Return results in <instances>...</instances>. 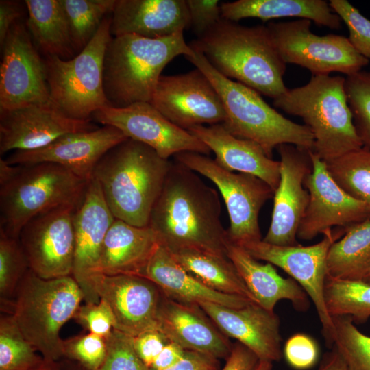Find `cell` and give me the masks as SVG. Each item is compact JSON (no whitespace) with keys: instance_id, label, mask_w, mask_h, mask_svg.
Masks as SVG:
<instances>
[{"instance_id":"1","label":"cell","mask_w":370,"mask_h":370,"mask_svg":"<svg viewBox=\"0 0 370 370\" xmlns=\"http://www.w3.org/2000/svg\"><path fill=\"white\" fill-rule=\"evenodd\" d=\"M217 191L195 172L171 162L149 226L169 251L195 249L227 256V230Z\"/></svg>"},{"instance_id":"2","label":"cell","mask_w":370,"mask_h":370,"mask_svg":"<svg viewBox=\"0 0 370 370\" xmlns=\"http://www.w3.org/2000/svg\"><path fill=\"white\" fill-rule=\"evenodd\" d=\"M190 47L201 52L219 73L273 99L286 90V64L267 26L246 27L222 18Z\"/></svg>"},{"instance_id":"3","label":"cell","mask_w":370,"mask_h":370,"mask_svg":"<svg viewBox=\"0 0 370 370\" xmlns=\"http://www.w3.org/2000/svg\"><path fill=\"white\" fill-rule=\"evenodd\" d=\"M171 164L149 146L128 138L102 157L92 177L115 219L145 227Z\"/></svg>"},{"instance_id":"4","label":"cell","mask_w":370,"mask_h":370,"mask_svg":"<svg viewBox=\"0 0 370 370\" xmlns=\"http://www.w3.org/2000/svg\"><path fill=\"white\" fill-rule=\"evenodd\" d=\"M193 49L184 32L148 38L136 34L112 36L103 62V89L110 106L123 108L149 102L164 67Z\"/></svg>"},{"instance_id":"5","label":"cell","mask_w":370,"mask_h":370,"mask_svg":"<svg viewBox=\"0 0 370 370\" xmlns=\"http://www.w3.org/2000/svg\"><path fill=\"white\" fill-rule=\"evenodd\" d=\"M185 57L214 86L225 112L221 124L231 134L257 143L271 158L273 149L282 144L314 150V138L306 125L286 119L259 92L219 73L201 52L193 49Z\"/></svg>"},{"instance_id":"6","label":"cell","mask_w":370,"mask_h":370,"mask_svg":"<svg viewBox=\"0 0 370 370\" xmlns=\"http://www.w3.org/2000/svg\"><path fill=\"white\" fill-rule=\"evenodd\" d=\"M345 77L312 75L304 86L273 99L275 107L300 117L311 133L314 151L329 162L363 147L356 130L345 90Z\"/></svg>"},{"instance_id":"7","label":"cell","mask_w":370,"mask_h":370,"mask_svg":"<svg viewBox=\"0 0 370 370\" xmlns=\"http://www.w3.org/2000/svg\"><path fill=\"white\" fill-rule=\"evenodd\" d=\"M84 293L71 276L42 279L30 269L21 280L13 306V317L25 338L46 362L64 357L62 326L74 317Z\"/></svg>"},{"instance_id":"8","label":"cell","mask_w":370,"mask_h":370,"mask_svg":"<svg viewBox=\"0 0 370 370\" xmlns=\"http://www.w3.org/2000/svg\"><path fill=\"white\" fill-rule=\"evenodd\" d=\"M21 166L18 174L0 186L1 229L15 238L38 216L62 208H76L89 182L54 163Z\"/></svg>"},{"instance_id":"9","label":"cell","mask_w":370,"mask_h":370,"mask_svg":"<svg viewBox=\"0 0 370 370\" xmlns=\"http://www.w3.org/2000/svg\"><path fill=\"white\" fill-rule=\"evenodd\" d=\"M111 17H105L94 37L73 58L47 56V80L52 103L66 116L89 120L110 106L103 89V62L112 38Z\"/></svg>"},{"instance_id":"10","label":"cell","mask_w":370,"mask_h":370,"mask_svg":"<svg viewBox=\"0 0 370 370\" xmlns=\"http://www.w3.org/2000/svg\"><path fill=\"white\" fill-rule=\"evenodd\" d=\"M175 158L177 162L207 177L218 188L229 214L227 232L230 242L241 245L262 240L259 212L275 193L266 182L251 174L227 171L201 153L186 151Z\"/></svg>"},{"instance_id":"11","label":"cell","mask_w":370,"mask_h":370,"mask_svg":"<svg viewBox=\"0 0 370 370\" xmlns=\"http://www.w3.org/2000/svg\"><path fill=\"white\" fill-rule=\"evenodd\" d=\"M267 26L282 61L305 68L312 75L338 72L348 76L362 70L369 62L355 50L347 37L312 33L310 20L272 22Z\"/></svg>"},{"instance_id":"12","label":"cell","mask_w":370,"mask_h":370,"mask_svg":"<svg viewBox=\"0 0 370 370\" xmlns=\"http://www.w3.org/2000/svg\"><path fill=\"white\" fill-rule=\"evenodd\" d=\"M346 229L323 234L319 243L302 246L275 245L262 240L241 246L256 260L282 269L297 282L312 299L322 325L325 340L331 345L334 330L332 318L326 309L324 286L327 278V256L330 247L345 232Z\"/></svg>"},{"instance_id":"13","label":"cell","mask_w":370,"mask_h":370,"mask_svg":"<svg viewBox=\"0 0 370 370\" xmlns=\"http://www.w3.org/2000/svg\"><path fill=\"white\" fill-rule=\"evenodd\" d=\"M0 112L51 102L45 60L19 21L1 45Z\"/></svg>"},{"instance_id":"14","label":"cell","mask_w":370,"mask_h":370,"mask_svg":"<svg viewBox=\"0 0 370 370\" xmlns=\"http://www.w3.org/2000/svg\"><path fill=\"white\" fill-rule=\"evenodd\" d=\"M150 103L174 125L188 130L197 125L222 123L225 112L209 79L198 69L162 75Z\"/></svg>"},{"instance_id":"15","label":"cell","mask_w":370,"mask_h":370,"mask_svg":"<svg viewBox=\"0 0 370 370\" xmlns=\"http://www.w3.org/2000/svg\"><path fill=\"white\" fill-rule=\"evenodd\" d=\"M92 116L104 125L119 129L128 138L149 146L166 160L182 152L207 156L211 151L198 138L169 121L149 102L123 108L105 106Z\"/></svg>"},{"instance_id":"16","label":"cell","mask_w":370,"mask_h":370,"mask_svg":"<svg viewBox=\"0 0 370 370\" xmlns=\"http://www.w3.org/2000/svg\"><path fill=\"white\" fill-rule=\"evenodd\" d=\"M310 156L312 169L304 182L310 199L297 237L310 241L333 227L346 229L369 219L370 207L344 191L314 151H310Z\"/></svg>"},{"instance_id":"17","label":"cell","mask_w":370,"mask_h":370,"mask_svg":"<svg viewBox=\"0 0 370 370\" xmlns=\"http://www.w3.org/2000/svg\"><path fill=\"white\" fill-rule=\"evenodd\" d=\"M76 208H62L38 216L21 231L18 240L29 269L37 276L53 279L72 275Z\"/></svg>"},{"instance_id":"18","label":"cell","mask_w":370,"mask_h":370,"mask_svg":"<svg viewBox=\"0 0 370 370\" xmlns=\"http://www.w3.org/2000/svg\"><path fill=\"white\" fill-rule=\"evenodd\" d=\"M277 149L280 177L274 193L271 224L262 241L275 245H295L310 199L304 182L312 169L310 150L291 144L280 145Z\"/></svg>"},{"instance_id":"19","label":"cell","mask_w":370,"mask_h":370,"mask_svg":"<svg viewBox=\"0 0 370 370\" xmlns=\"http://www.w3.org/2000/svg\"><path fill=\"white\" fill-rule=\"evenodd\" d=\"M95 291L109 305L114 317V329L132 337L158 330V315L164 295L149 279L129 275L97 274Z\"/></svg>"},{"instance_id":"20","label":"cell","mask_w":370,"mask_h":370,"mask_svg":"<svg viewBox=\"0 0 370 370\" xmlns=\"http://www.w3.org/2000/svg\"><path fill=\"white\" fill-rule=\"evenodd\" d=\"M115 219L99 182L92 177L73 216L75 254L72 277L88 304L100 300L93 288L92 278L97 275L104 239Z\"/></svg>"},{"instance_id":"21","label":"cell","mask_w":370,"mask_h":370,"mask_svg":"<svg viewBox=\"0 0 370 370\" xmlns=\"http://www.w3.org/2000/svg\"><path fill=\"white\" fill-rule=\"evenodd\" d=\"M127 139L119 129L104 125L93 130L64 134L37 149L13 151L5 160L12 165L54 163L89 181L102 157Z\"/></svg>"},{"instance_id":"22","label":"cell","mask_w":370,"mask_h":370,"mask_svg":"<svg viewBox=\"0 0 370 370\" xmlns=\"http://www.w3.org/2000/svg\"><path fill=\"white\" fill-rule=\"evenodd\" d=\"M97 128L90 119L66 116L52 101L0 112V153L37 149L64 134Z\"/></svg>"},{"instance_id":"23","label":"cell","mask_w":370,"mask_h":370,"mask_svg":"<svg viewBox=\"0 0 370 370\" xmlns=\"http://www.w3.org/2000/svg\"><path fill=\"white\" fill-rule=\"evenodd\" d=\"M199 306L225 335L236 339L260 360L281 359L280 319L274 312L253 302L240 308L207 301Z\"/></svg>"},{"instance_id":"24","label":"cell","mask_w":370,"mask_h":370,"mask_svg":"<svg viewBox=\"0 0 370 370\" xmlns=\"http://www.w3.org/2000/svg\"><path fill=\"white\" fill-rule=\"evenodd\" d=\"M158 330L169 342L185 350L227 359L233 345L197 304H188L164 295L158 315Z\"/></svg>"},{"instance_id":"25","label":"cell","mask_w":370,"mask_h":370,"mask_svg":"<svg viewBox=\"0 0 370 370\" xmlns=\"http://www.w3.org/2000/svg\"><path fill=\"white\" fill-rule=\"evenodd\" d=\"M189 26L186 0H116L110 33L112 36L136 34L158 38Z\"/></svg>"},{"instance_id":"26","label":"cell","mask_w":370,"mask_h":370,"mask_svg":"<svg viewBox=\"0 0 370 370\" xmlns=\"http://www.w3.org/2000/svg\"><path fill=\"white\" fill-rule=\"evenodd\" d=\"M188 131L214 152V160L225 169L255 175L274 191L278 188L280 161L268 157L257 143L233 136L221 123L197 125Z\"/></svg>"},{"instance_id":"27","label":"cell","mask_w":370,"mask_h":370,"mask_svg":"<svg viewBox=\"0 0 370 370\" xmlns=\"http://www.w3.org/2000/svg\"><path fill=\"white\" fill-rule=\"evenodd\" d=\"M160 245L149 225L137 227L116 219L104 239L96 273L142 276Z\"/></svg>"},{"instance_id":"28","label":"cell","mask_w":370,"mask_h":370,"mask_svg":"<svg viewBox=\"0 0 370 370\" xmlns=\"http://www.w3.org/2000/svg\"><path fill=\"white\" fill-rule=\"evenodd\" d=\"M142 277L156 284L165 297L184 304L199 305L207 301L240 308L253 302L242 296L208 288L186 271L162 245L151 258Z\"/></svg>"},{"instance_id":"29","label":"cell","mask_w":370,"mask_h":370,"mask_svg":"<svg viewBox=\"0 0 370 370\" xmlns=\"http://www.w3.org/2000/svg\"><path fill=\"white\" fill-rule=\"evenodd\" d=\"M227 256L256 302L263 308L274 312L276 304L282 299L291 301L299 311L308 308V296L301 286L292 278L280 275L271 263L259 262L243 247L230 241Z\"/></svg>"},{"instance_id":"30","label":"cell","mask_w":370,"mask_h":370,"mask_svg":"<svg viewBox=\"0 0 370 370\" xmlns=\"http://www.w3.org/2000/svg\"><path fill=\"white\" fill-rule=\"evenodd\" d=\"M222 18L233 22L246 18L263 21L295 17L314 21L332 29L341 27L342 21L324 0H238L221 3Z\"/></svg>"},{"instance_id":"31","label":"cell","mask_w":370,"mask_h":370,"mask_svg":"<svg viewBox=\"0 0 370 370\" xmlns=\"http://www.w3.org/2000/svg\"><path fill=\"white\" fill-rule=\"evenodd\" d=\"M27 27L37 48L47 56L74 57L68 23L60 0H25Z\"/></svg>"},{"instance_id":"32","label":"cell","mask_w":370,"mask_h":370,"mask_svg":"<svg viewBox=\"0 0 370 370\" xmlns=\"http://www.w3.org/2000/svg\"><path fill=\"white\" fill-rule=\"evenodd\" d=\"M170 253L186 271L208 288L224 294L242 296L257 304L227 256L195 249Z\"/></svg>"},{"instance_id":"33","label":"cell","mask_w":370,"mask_h":370,"mask_svg":"<svg viewBox=\"0 0 370 370\" xmlns=\"http://www.w3.org/2000/svg\"><path fill=\"white\" fill-rule=\"evenodd\" d=\"M369 260L370 219L346 228L331 245L327 256V276L358 280Z\"/></svg>"},{"instance_id":"34","label":"cell","mask_w":370,"mask_h":370,"mask_svg":"<svg viewBox=\"0 0 370 370\" xmlns=\"http://www.w3.org/2000/svg\"><path fill=\"white\" fill-rule=\"evenodd\" d=\"M324 299L330 316L364 322L370 317V283L327 276Z\"/></svg>"},{"instance_id":"35","label":"cell","mask_w":370,"mask_h":370,"mask_svg":"<svg viewBox=\"0 0 370 370\" xmlns=\"http://www.w3.org/2000/svg\"><path fill=\"white\" fill-rule=\"evenodd\" d=\"M75 51H82L94 37L116 0H60Z\"/></svg>"},{"instance_id":"36","label":"cell","mask_w":370,"mask_h":370,"mask_svg":"<svg viewBox=\"0 0 370 370\" xmlns=\"http://www.w3.org/2000/svg\"><path fill=\"white\" fill-rule=\"evenodd\" d=\"M326 164L344 191L370 207V149L362 147Z\"/></svg>"},{"instance_id":"37","label":"cell","mask_w":370,"mask_h":370,"mask_svg":"<svg viewBox=\"0 0 370 370\" xmlns=\"http://www.w3.org/2000/svg\"><path fill=\"white\" fill-rule=\"evenodd\" d=\"M25 338L14 317L0 320V370H36L45 362Z\"/></svg>"},{"instance_id":"38","label":"cell","mask_w":370,"mask_h":370,"mask_svg":"<svg viewBox=\"0 0 370 370\" xmlns=\"http://www.w3.org/2000/svg\"><path fill=\"white\" fill-rule=\"evenodd\" d=\"M331 345L348 370H370V336L361 332L348 317H332Z\"/></svg>"},{"instance_id":"39","label":"cell","mask_w":370,"mask_h":370,"mask_svg":"<svg viewBox=\"0 0 370 370\" xmlns=\"http://www.w3.org/2000/svg\"><path fill=\"white\" fill-rule=\"evenodd\" d=\"M345 90L357 134L370 149V70L347 76Z\"/></svg>"},{"instance_id":"40","label":"cell","mask_w":370,"mask_h":370,"mask_svg":"<svg viewBox=\"0 0 370 370\" xmlns=\"http://www.w3.org/2000/svg\"><path fill=\"white\" fill-rule=\"evenodd\" d=\"M29 264L18 238L0 229V293L3 299L15 295Z\"/></svg>"},{"instance_id":"41","label":"cell","mask_w":370,"mask_h":370,"mask_svg":"<svg viewBox=\"0 0 370 370\" xmlns=\"http://www.w3.org/2000/svg\"><path fill=\"white\" fill-rule=\"evenodd\" d=\"M329 5L348 28L350 44L361 56L370 60V20L347 0H330Z\"/></svg>"},{"instance_id":"42","label":"cell","mask_w":370,"mask_h":370,"mask_svg":"<svg viewBox=\"0 0 370 370\" xmlns=\"http://www.w3.org/2000/svg\"><path fill=\"white\" fill-rule=\"evenodd\" d=\"M106 341V356L99 370H150L136 353L132 336L113 329Z\"/></svg>"},{"instance_id":"43","label":"cell","mask_w":370,"mask_h":370,"mask_svg":"<svg viewBox=\"0 0 370 370\" xmlns=\"http://www.w3.org/2000/svg\"><path fill=\"white\" fill-rule=\"evenodd\" d=\"M64 357L77 361L86 370H99L103 363L106 338L89 333L64 341Z\"/></svg>"},{"instance_id":"44","label":"cell","mask_w":370,"mask_h":370,"mask_svg":"<svg viewBox=\"0 0 370 370\" xmlns=\"http://www.w3.org/2000/svg\"><path fill=\"white\" fill-rule=\"evenodd\" d=\"M74 317L89 333L104 338L114 329L113 313L108 303L103 299H100L98 303H86L79 306Z\"/></svg>"},{"instance_id":"45","label":"cell","mask_w":370,"mask_h":370,"mask_svg":"<svg viewBox=\"0 0 370 370\" xmlns=\"http://www.w3.org/2000/svg\"><path fill=\"white\" fill-rule=\"evenodd\" d=\"M284 353L288 365L299 370L313 367L319 357V348L310 336L297 333L286 342Z\"/></svg>"},{"instance_id":"46","label":"cell","mask_w":370,"mask_h":370,"mask_svg":"<svg viewBox=\"0 0 370 370\" xmlns=\"http://www.w3.org/2000/svg\"><path fill=\"white\" fill-rule=\"evenodd\" d=\"M190 26L201 37L221 19V3L218 0H186Z\"/></svg>"},{"instance_id":"47","label":"cell","mask_w":370,"mask_h":370,"mask_svg":"<svg viewBox=\"0 0 370 370\" xmlns=\"http://www.w3.org/2000/svg\"><path fill=\"white\" fill-rule=\"evenodd\" d=\"M136 353L150 369L155 359L169 343L158 330H151L132 337Z\"/></svg>"},{"instance_id":"48","label":"cell","mask_w":370,"mask_h":370,"mask_svg":"<svg viewBox=\"0 0 370 370\" xmlns=\"http://www.w3.org/2000/svg\"><path fill=\"white\" fill-rule=\"evenodd\" d=\"M260 361L259 358L248 347L237 342L226 359L221 370H255Z\"/></svg>"},{"instance_id":"49","label":"cell","mask_w":370,"mask_h":370,"mask_svg":"<svg viewBox=\"0 0 370 370\" xmlns=\"http://www.w3.org/2000/svg\"><path fill=\"white\" fill-rule=\"evenodd\" d=\"M166 370H220L218 358L197 352L186 350L183 358Z\"/></svg>"},{"instance_id":"50","label":"cell","mask_w":370,"mask_h":370,"mask_svg":"<svg viewBox=\"0 0 370 370\" xmlns=\"http://www.w3.org/2000/svg\"><path fill=\"white\" fill-rule=\"evenodd\" d=\"M21 15L19 4L14 1H0V43L4 42L10 29Z\"/></svg>"},{"instance_id":"51","label":"cell","mask_w":370,"mask_h":370,"mask_svg":"<svg viewBox=\"0 0 370 370\" xmlns=\"http://www.w3.org/2000/svg\"><path fill=\"white\" fill-rule=\"evenodd\" d=\"M185 351L179 345L169 342L155 359L150 370H166L173 367L183 358Z\"/></svg>"},{"instance_id":"52","label":"cell","mask_w":370,"mask_h":370,"mask_svg":"<svg viewBox=\"0 0 370 370\" xmlns=\"http://www.w3.org/2000/svg\"><path fill=\"white\" fill-rule=\"evenodd\" d=\"M319 370H348L341 356L334 348L333 351L327 354Z\"/></svg>"},{"instance_id":"53","label":"cell","mask_w":370,"mask_h":370,"mask_svg":"<svg viewBox=\"0 0 370 370\" xmlns=\"http://www.w3.org/2000/svg\"><path fill=\"white\" fill-rule=\"evenodd\" d=\"M21 165L9 164L5 159H0V186L11 181L19 172Z\"/></svg>"},{"instance_id":"54","label":"cell","mask_w":370,"mask_h":370,"mask_svg":"<svg viewBox=\"0 0 370 370\" xmlns=\"http://www.w3.org/2000/svg\"><path fill=\"white\" fill-rule=\"evenodd\" d=\"M36 370H63L58 362H46Z\"/></svg>"},{"instance_id":"55","label":"cell","mask_w":370,"mask_h":370,"mask_svg":"<svg viewBox=\"0 0 370 370\" xmlns=\"http://www.w3.org/2000/svg\"><path fill=\"white\" fill-rule=\"evenodd\" d=\"M358 280L370 283V260L362 271Z\"/></svg>"},{"instance_id":"56","label":"cell","mask_w":370,"mask_h":370,"mask_svg":"<svg viewBox=\"0 0 370 370\" xmlns=\"http://www.w3.org/2000/svg\"><path fill=\"white\" fill-rule=\"evenodd\" d=\"M272 367L273 365L271 362L260 360L255 370H271Z\"/></svg>"}]
</instances>
